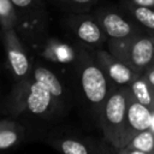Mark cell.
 Here are the masks:
<instances>
[{
	"instance_id": "cell-23",
	"label": "cell",
	"mask_w": 154,
	"mask_h": 154,
	"mask_svg": "<svg viewBox=\"0 0 154 154\" xmlns=\"http://www.w3.org/2000/svg\"><path fill=\"white\" fill-rule=\"evenodd\" d=\"M96 154H108V153H106V152H96Z\"/></svg>"
},
{
	"instance_id": "cell-18",
	"label": "cell",
	"mask_w": 154,
	"mask_h": 154,
	"mask_svg": "<svg viewBox=\"0 0 154 154\" xmlns=\"http://www.w3.org/2000/svg\"><path fill=\"white\" fill-rule=\"evenodd\" d=\"M59 1L71 6H76V7H90L97 0H59Z\"/></svg>"
},
{
	"instance_id": "cell-22",
	"label": "cell",
	"mask_w": 154,
	"mask_h": 154,
	"mask_svg": "<svg viewBox=\"0 0 154 154\" xmlns=\"http://www.w3.org/2000/svg\"><path fill=\"white\" fill-rule=\"evenodd\" d=\"M153 132H154V111H153V117H152V124H150V128H149Z\"/></svg>"
},
{
	"instance_id": "cell-2",
	"label": "cell",
	"mask_w": 154,
	"mask_h": 154,
	"mask_svg": "<svg viewBox=\"0 0 154 154\" xmlns=\"http://www.w3.org/2000/svg\"><path fill=\"white\" fill-rule=\"evenodd\" d=\"M75 66L78 73L79 88L83 97L95 114L96 120H99L103 103L113 89L111 88V81L96 61L95 57L89 53L85 47L78 48V58Z\"/></svg>"
},
{
	"instance_id": "cell-21",
	"label": "cell",
	"mask_w": 154,
	"mask_h": 154,
	"mask_svg": "<svg viewBox=\"0 0 154 154\" xmlns=\"http://www.w3.org/2000/svg\"><path fill=\"white\" fill-rule=\"evenodd\" d=\"M126 1H130V2L136 4V5H142V6L154 7V0H126Z\"/></svg>"
},
{
	"instance_id": "cell-17",
	"label": "cell",
	"mask_w": 154,
	"mask_h": 154,
	"mask_svg": "<svg viewBox=\"0 0 154 154\" xmlns=\"http://www.w3.org/2000/svg\"><path fill=\"white\" fill-rule=\"evenodd\" d=\"M18 16L11 0H0V29L17 26Z\"/></svg>"
},
{
	"instance_id": "cell-5",
	"label": "cell",
	"mask_w": 154,
	"mask_h": 154,
	"mask_svg": "<svg viewBox=\"0 0 154 154\" xmlns=\"http://www.w3.org/2000/svg\"><path fill=\"white\" fill-rule=\"evenodd\" d=\"M18 23L16 30L24 42L32 47H38L45 41L48 25V16L43 0H11Z\"/></svg>"
},
{
	"instance_id": "cell-12",
	"label": "cell",
	"mask_w": 154,
	"mask_h": 154,
	"mask_svg": "<svg viewBox=\"0 0 154 154\" xmlns=\"http://www.w3.org/2000/svg\"><path fill=\"white\" fill-rule=\"evenodd\" d=\"M46 142L60 154H96L93 146L72 135L51 136Z\"/></svg>"
},
{
	"instance_id": "cell-3",
	"label": "cell",
	"mask_w": 154,
	"mask_h": 154,
	"mask_svg": "<svg viewBox=\"0 0 154 154\" xmlns=\"http://www.w3.org/2000/svg\"><path fill=\"white\" fill-rule=\"evenodd\" d=\"M129 87H117L109 93L99 117L106 141L116 149L126 147V112L130 100Z\"/></svg>"
},
{
	"instance_id": "cell-13",
	"label": "cell",
	"mask_w": 154,
	"mask_h": 154,
	"mask_svg": "<svg viewBox=\"0 0 154 154\" xmlns=\"http://www.w3.org/2000/svg\"><path fill=\"white\" fill-rule=\"evenodd\" d=\"M26 136L23 124L12 119H0V153L18 147Z\"/></svg>"
},
{
	"instance_id": "cell-14",
	"label": "cell",
	"mask_w": 154,
	"mask_h": 154,
	"mask_svg": "<svg viewBox=\"0 0 154 154\" xmlns=\"http://www.w3.org/2000/svg\"><path fill=\"white\" fill-rule=\"evenodd\" d=\"M122 7L126 12V14L132 20H135L143 30L154 34V7L136 5L126 0L122 1Z\"/></svg>"
},
{
	"instance_id": "cell-9",
	"label": "cell",
	"mask_w": 154,
	"mask_h": 154,
	"mask_svg": "<svg viewBox=\"0 0 154 154\" xmlns=\"http://www.w3.org/2000/svg\"><path fill=\"white\" fill-rule=\"evenodd\" d=\"M94 53L96 61L102 67L105 73L107 75L108 79L113 85L117 87H129L131 82L138 76L137 72H135L130 66H128L125 63L116 58L108 49H91Z\"/></svg>"
},
{
	"instance_id": "cell-4",
	"label": "cell",
	"mask_w": 154,
	"mask_h": 154,
	"mask_svg": "<svg viewBox=\"0 0 154 154\" xmlns=\"http://www.w3.org/2000/svg\"><path fill=\"white\" fill-rule=\"evenodd\" d=\"M107 47L116 58L138 75L154 65V34L142 32L130 38L107 40Z\"/></svg>"
},
{
	"instance_id": "cell-1",
	"label": "cell",
	"mask_w": 154,
	"mask_h": 154,
	"mask_svg": "<svg viewBox=\"0 0 154 154\" xmlns=\"http://www.w3.org/2000/svg\"><path fill=\"white\" fill-rule=\"evenodd\" d=\"M66 105L65 87L59 76L36 61L31 75L16 83L8 97L7 108L14 116L28 112L36 117L49 118L65 111Z\"/></svg>"
},
{
	"instance_id": "cell-19",
	"label": "cell",
	"mask_w": 154,
	"mask_h": 154,
	"mask_svg": "<svg viewBox=\"0 0 154 154\" xmlns=\"http://www.w3.org/2000/svg\"><path fill=\"white\" fill-rule=\"evenodd\" d=\"M142 76L154 87V65L153 66H150L149 69H147L143 73H142Z\"/></svg>"
},
{
	"instance_id": "cell-10",
	"label": "cell",
	"mask_w": 154,
	"mask_h": 154,
	"mask_svg": "<svg viewBox=\"0 0 154 154\" xmlns=\"http://www.w3.org/2000/svg\"><path fill=\"white\" fill-rule=\"evenodd\" d=\"M152 117H153V109L138 102L131 94L129 105H128V112H126V143L128 144L135 135H137L141 131L148 130L150 128Z\"/></svg>"
},
{
	"instance_id": "cell-20",
	"label": "cell",
	"mask_w": 154,
	"mask_h": 154,
	"mask_svg": "<svg viewBox=\"0 0 154 154\" xmlns=\"http://www.w3.org/2000/svg\"><path fill=\"white\" fill-rule=\"evenodd\" d=\"M118 154H148V153H144V152H141V150H137V149H134L129 146L119 149V153Z\"/></svg>"
},
{
	"instance_id": "cell-8",
	"label": "cell",
	"mask_w": 154,
	"mask_h": 154,
	"mask_svg": "<svg viewBox=\"0 0 154 154\" xmlns=\"http://www.w3.org/2000/svg\"><path fill=\"white\" fill-rule=\"evenodd\" d=\"M66 25L77 37V40L85 47L90 49L102 48L107 43V35L102 30L99 22L93 16L87 14H75L67 18Z\"/></svg>"
},
{
	"instance_id": "cell-6",
	"label": "cell",
	"mask_w": 154,
	"mask_h": 154,
	"mask_svg": "<svg viewBox=\"0 0 154 154\" xmlns=\"http://www.w3.org/2000/svg\"><path fill=\"white\" fill-rule=\"evenodd\" d=\"M0 30L8 67L14 82L18 83L31 75L34 64L31 63L30 57L25 49V45L19 37L17 30L14 28Z\"/></svg>"
},
{
	"instance_id": "cell-24",
	"label": "cell",
	"mask_w": 154,
	"mask_h": 154,
	"mask_svg": "<svg viewBox=\"0 0 154 154\" xmlns=\"http://www.w3.org/2000/svg\"><path fill=\"white\" fill-rule=\"evenodd\" d=\"M153 154H154V152H153Z\"/></svg>"
},
{
	"instance_id": "cell-16",
	"label": "cell",
	"mask_w": 154,
	"mask_h": 154,
	"mask_svg": "<svg viewBox=\"0 0 154 154\" xmlns=\"http://www.w3.org/2000/svg\"><path fill=\"white\" fill-rule=\"evenodd\" d=\"M128 146L134 149H137V150H141V152H144L148 154H153V152H154V132L150 129L141 131L131 138V141L129 142Z\"/></svg>"
},
{
	"instance_id": "cell-11",
	"label": "cell",
	"mask_w": 154,
	"mask_h": 154,
	"mask_svg": "<svg viewBox=\"0 0 154 154\" xmlns=\"http://www.w3.org/2000/svg\"><path fill=\"white\" fill-rule=\"evenodd\" d=\"M37 51L42 58L57 64H75L78 58V48L54 37L45 38Z\"/></svg>"
},
{
	"instance_id": "cell-15",
	"label": "cell",
	"mask_w": 154,
	"mask_h": 154,
	"mask_svg": "<svg viewBox=\"0 0 154 154\" xmlns=\"http://www.w3.org/2000/svg\"><path fill=\"white\" fill-rule=\"evenodd\" d=\"M132 96L142 105L154 111V87L142 76L138 75L129 85Z\"/></svg>"
},
{
	"instance_id": "cell-7",
	"label": "cell",
	"mask_w": 154,
	"mask_h": 154,
	"mask_svg": "<svg viewBox=\"0 0 154 154\" xmlns=\"http://www.w3.org/2000/svg\"><path fill=\"white\" fill-rule=\"evenodd\" d=\"M94 17L101 25L108 40H124L147 32L128 14L124 16L112 8H99Z\"/></svg>"
}]
</instances>
